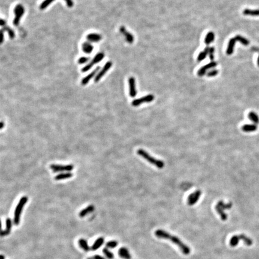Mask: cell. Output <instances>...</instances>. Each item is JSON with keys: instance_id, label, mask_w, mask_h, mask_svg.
Returning <instances> with one entry per match:
<instances>
[{"instance_id": "1f68e13d", "label": "cell", "mask_w": 259, "mask_h": 259, "mask_svg": "<svg viewBox=\"0 0 259 259\" xmlns=\"http://www.w3.org/2000/svg\"><path fill=\"white\" fill-rule=\"evenodd\" d=\"M54 1H55V0H44V1H43L41 3V4L40 5V9L42 10L45 9L46 8H47L51 3H52Z\"/></svg>"}, {"instance_id": "8fae6325", "label": "cell", "mask_w": 259, "mask_h": 259, "mask_svg": "<svg viewBox=\"0 0 259 259\" xmlns=\"http://www.w3.org/2000/svg\"><path fill=\"white\" fill-rule=\"evenodd\" d=\"M202 192L200 190H197L195 191L194 193L190 194L189 197L187 199V203L189 206H193L195 205L201 196Z\"/></svg>"}, {"instance_id": "6da1fadb", "label": "cell", "mask_w": 259, "mask_h": 259, "mask_svg": "<svg viewBox=\"0 0 259 259\" xmlns=\"http://www.w3.org/2000/svg\"><path fill=\"white\" fill-rule=\"evenodd\" d=\"M155 235L158 238L168 239V240L172 242H173L176 246H178L179 250H180V251L182 252L184 255L190 254L191 250L189 246L185 245L178 237L174 236V235H172L169 234V233H168V232L166 231L165 230H161V229H158L155 231Z\"/></svg>"}, {"instance_id": "d4e9b609", "label": "cell", "mask_w": 259, "mask_h": 259, "mask_svg": "<svg viewBox=\"0 0 259 259\" xmlns=\"http://www.w3.org/2000/svg\"><path fill=\"white\" fill-rule=\"evenodd\" d=\"M243 14L246 16H259V10H251L248 9H244L243 11Z\"/></svg>"}, {"instance_id": "f1b7e54d", "label": "cell", "mask_w": 259, "mask_h": 259, "mask_svg": "<svg viewBox=\"0 0 259 259\" xmlns=\"http://www.w3.org/2000/svg\"><path fill=\"white\" fill-rule=\"evenodd\" d=\"M217 205L220 208H221V209H223L224 211L225 209L227 210V209H231V207H232V203L231 202H229L227 204H225L224 203V202L223 201V200H220V201H219L218 202Z\"/></svg>"}, {"instance_id": "603a6c76", "label": "cell", "mask_w": 259, "mask_h": 259, "mask_svg": "<svg viewBox=\"0 0 259 259\" xmlns=\"http://www.w3.org/2000/svg\"><path fill=\"white\" fill-rule=\"evenodd\" d=\"M73 176V174L70 172L67 173H62L58 174L55 177V179L56 180H64L72 178Z\"/></svg>"}, {"instance_id": "cb8c5ba5", "label": "cell", "mask_w": 259, "mask_h": 259, "mask_svg": "<svg viewBox=\"0 0 259 259\" xmlns=\"http://www.w3.org/2000/svg\"><path fill=\"white\" fill-rule=\"evenodd\" d=\"M79 245L80 247L86 252H88L91 250V248L89 247L87 241L85 239H80L79 240Z\"/></svg>"}, {"instance_id": "ab89813d", "label": "cell", "mask_w": 259, "mask_h": 259, "mask_svg": "<svg viewBox=\"0 0 259 259\" xmlns=\"http://www.w3.org/2000/svg\"><path fill=\"white\" fill-rule=\"evenodd\" d=\"M93 259H106V258L105 257H103L101 256H100V255H95L93 257Z\"/></svg>"}, {"instance_id": "44dd1931", "label": "cell", "mask_w": 259, "mask_h": 259, "mask_svg": "<svg viewBox=\"0 0 259 259\" xmlns=\"http://www.w3.org/2000/svg\"><path fill=\"white\" fill-rule=\"evenodd\" d=\"M257 126L256 124H245L242 127V130L244 132L250 133L257 130Z\"/></svg>"}, {"instance_id": "5b68a950", "label": "cell", "mask_w": 259, "mask_h": 259, "mask_svg": "<svg viewBox=\"0 0 259 259\" xmlns=\"http://www.w3.org/2000/svg\"><path fill=\"white\" fill-rule=\"evenodd\" d=\"M240 241H243L244 242L245 244V245L249 246V247L250 246H251L252 243H253L252 240L251 238H248L245 235L241 234V235H235L233 236L230 239V245L231 247H236L239 242Z\"/></svg>"}, {"instance_id": "7bdbcfd3", "label": "cell", "mask_w": 259, "mask_h": 259, "mask_svg": "<svg viewBox=\"0 0 259 259\" xmlns=\"http://www.w3.org/2000/svg\"><path fill=\"white\" fill-rule=\"evenodd\" d=\"M4 258H5L3 254H1V259H4Z\"/></svg>"}, {"instance_id": "8d00e7d4", "label": "cell", "mask_w": 259, "mask_h": 259, "mask_svg": "<svg viewBox=\"0 0 259 259\" xmlns=\"http://www.w3.org/2000/svg\"><path fill=\"white\" fill-rule=\"evenodd\" d=\"M214 51H215V49L213 47H211L209 48V58L210 60L213 61V58H214Z\"/></svg>"}, {"instance_id": "3957f363", "label": "cell", "mask_w": 259, "mask_h": 259, "mask_svg": "<svg viewBox=\"0 0 259 259\" xmlns=\"http://www.w3.org/2000/svg\"><path fill=\"white\" fill-rule=\"evenodd\" d=\"M237 41L241 42L243 45H244V46H248V45L250 44L249 40H248L247 38L240 36V35H237L236 36L231 38L229 42L227 48V50H226V53L228 55H230L234 53V48L235 46L236 42Z\"/></svg>"}, {"instance_id": "d6986e66", "label": "cell", "mask_w": 259, "mask_h": 259, "mask_svg": "<svg viewBox=\"0 0 259 259\" xmlns=\"http://www.w3.org/2000/svg\"><path fill=\"white\" fill-rule=\"evenodd\" d=\"M82 50L87 54H89L93 52L94 49V46L91 43L89 42H83L82 45Z\"/></svg>"}, {"instance_id": "277c9868", "label": "cell", "mask_w": 259, "mask_h": 259, "mask_svg": "<svg viewBox=\"0 0 259 259\" xmlns=\"http://www.w3.org/2000/svg\"><path fill=\"white\" fill-rule=\"evenodd\" d=\"M27 201H28L27 196H23L20 199V200H19L16 207V209L14 212V218H13V223L16 225H17L19 223H20V219L22 209L25 204L27 203Z\"/></svg>"}, {"instance_id": "8992f818", "label": "cell", "mask_w": 259, "mask_h": 259, "mask_svg": "<svg viewBox=\"0 0 259 259\" xmlns=\"http://www.w3.org/2000/svg\"><path fill=\"white\" fill-rule=\"evenodd\" d=\"M13 13L15 15V17L13 21V24L15 26H18L19 23H20L22 17L25 13V8L22 4H18L13 9Z\"/></svg>"}, {"instance_id": "d6a6232c", "label": "cell", "mask_w": 259, "mask_h": 259, "mask_svg": "<svg viewBox=\"0 0 259 259\" xmlns=\"http://www.w3.org/2000/svg\"><path fill=\"white\" fill-rule=\"evenodd\" d=\"M103 252L108 259H113L114 255L113 254V252H112L111 251H109L107 248H103Z\"/></svg>"}, {"instance_id": "5bb4252c", "label": "cell", "mask_w": 259, "mask_h": 259, "mask_svg": "<svg viewBox=\"0 0 259 259\" xmlns=\"http://www.w3.org/2000/svg\"><path fill=\"white\" fill-rule=\"evenodd\" d=\"M119 31L121 32V33L125 37V40L128 43L132 44L134 42V36L132 35L131 32H128L127 30V29L125 27H124V26H122V27H121L119 28Z\"/></svg>"}, {"instance_id": "484cf974", "label": "cell", "mask_w": 259, "mask_h": 259, "mask_svg": "<svg viewBox=\"0 0 259 259\" xmlns=\"http://www.w3.org/2000/svg\"><path fill=\"white\" fill-rule=\"evenodd\" d=\"M214 38H215L214 33H213V32L212 31H210L206 34V36L205 37V43L206 45H209V44H211L212 42H213V40H214Z\"/></svg>"}, {"instance_id": "83f0119b", "label": "cell", "mask_w": 259, "mask_h": 259, "mask_svg": "<svg viewBox=\"0 0 259 259\" xmlns=\"http://www.w3.org/2000/svg\"><path fill=\"white\" fill-rule=\"evenodd\" d=\"M248 118L252 122H253L254 123V124H259V117L256 113L254 112H250L248 114Z\"/></svg>"}, {"instance_id": "60d3db41", "label": "cell", "mask_w": 259, "mask_h": 259, "mask_svg": "<svg viewBox=\"0 0 259 259\" xmlns=\"http://www.w3.org/2000/svg\"><path fill=\"white\" fill-rule=\"evenodd\" d=\"M5 24H6V21L4 20V19H1V22H0V25H1V26H2V27H4L5 26Z\"/></svg>"}, {"instance_id": "d590c367", "label": "cell", "mask_w": 259, "mask_h": 259, "mask_svg": "<svg viewBox=\"0 0 259 259\" xmlns=\"http://www.w3.org/2000/svg\"><path fill=\"white\" fill-rule=\"evenodd\" d=\"M218 74V70L217 69H213L207 73L206 75L208 77H213V76H217Z\"/></svg>"}, {"instance_id": "ee69618b", "label": "cell", "mask_w": 259, "mask_h": 259, "mask_svg": "<svg viewBox=\"0 0 259 259\" xmlns=\"http://www.w3.org/2000/svg\"><path fill=\"white\" fill-rule=\"evenodd\" d=\"M257 64H258V66H259V56H258V59H257Z\"/></svg>"}, {"instance_id": "4dcf8cb0", "label": "cell", "mask_w": 259, "mask_h": 259, "mask_svg": "<svg viewBox=\"0 0 259 259\" xmlns=\"http://www.w3.org/2000/svg\"><path fill=\"white\" fill-rule=\"evenodd\" d=\"M4 31H6L8 32V34L9 37L11 38V39H13V38L15 37V32L13 31L10 27H7V26H5L3 28H2Z\"/></svg>"}, {"instance_id": "ac0fdd59", "label": "cell", "mask_w": 259, "mask_h": 259, "mask_svg": "<svg viewBox=\"0 0 259 259\" xmlns=\"http://www.w3.org/2000/svg\"><path fill=\"white\" fill-rule=\"evenodd\" d=\"M86 38L90 42H98L101 40L102 37L97 33H90L87 36Z\"/></svg>"}, {"instance_id": "f35d334b", "label": "cell", "mask_w": 259, "mask_h": 259, "mask_svg": "<svg viewBox=\"0 0 259 259\" xmlns=\"http://www.w3.org/2000/svg\"><path fill=\"white\" fill-rule=\"evenodd\" d=\"M4 42V30L3 29H1V44H2Z\"/></svg>"}, {"instance_id": "e575fe53", "label": "cell", "mask_w": 259, "mask_h": 259, "mask_svg": "<svg viewBox=\"0 0 259 259\" xmlns=\"http://www.w3.org/2000/svg\"><path fill=\"white\" fill-rule=\"evenodd\" d=\"M90 59L89 57L87 56H82L78 60V63L79 64H83L88 62Z\"/></svg>"}, {"instance_id": "f6af8a7d", "label": "cell", "mask_w": 259, "mask_h": 259, "mask_svg": "<svg viewBox=\"0 0 259 259\" xmlns=\"http://www.w3.org/2000/svg\"><path fill=\"white\" fill-rule=\"evenodd\" d=\"M87 259H93V258H88Z\"/></svg>"}, {"instance_id": "9c48e42d", "label": "cell", "mask_w": 259, "mask_h": 259, "mask_svg": "<svg viewBox=\"0 0 259 259\" xmlns=\"http://www.w3.org/2000/svg\"><path fill=\"white\" fill-rule=\"evenodd\" d=\"M50 169L54 172H70L73 170L74 166L73 165H58V164H51L50 166Z\"/></svg>"}, {"instance_id": "f546056e", "label": "cell", "mask_w": 259, "mask_h": 259, "mask_svg": "<svg viewBox=\"0 0 259 259\" xmlns=\"http://www.w3.org/2000/svg\"><path fill=\"white\" fill-rule=\"evenodd\" d=\"M215 210L219 215L223 221H225V220H227V213H225L223 211V210L220 208L217 205L215 206Z\"/></svg>"}, {"instance_id": "e0dca14e", "label": "cell", "mask_w": 259, "mask_h": 259, "mask_svg": "<svg viewBox=\"0 0 259 259\" xmlns=\"http://www.w3.org/2000/svg\"><path fill=\"white\" fill-rule=\"evenodd\" d=\"M118 255L123 259H132V256L127 248L122 247L118 251Z\"/></svg>"}, {"instance_id": "b9f144b4", "label": "cell", "mask_w": 259, "mask_h": 259, "mask_svg": "<svg viewBox=\"0 0 259 259\" xmlns=\"http://www.w3.org/2000/svg\"><path fill=\"white\" fill-rule=\"evenodd\" d=\"M1 129H3V127H4V125L3 121H1Z\"/></svg>"}, {"instance_id": "4fadbf2b", "label": "cell", "mask_w": 259, "mask_h": 259, "mask_svg": "<svg viewBox=\"0 0 259 259\" xmlns=\"http://www.w3.org/2000/svg\"><path fill=\"white\" fill-rule=\"evenodd\" d=\"M217 65H218V63L217 62H215V61H211L209 64H206V65H205V66H204L200 68L199 70V71H198L197 74L199 76H203V75H205L206 74V72L209 69L215 67L217 66Z\"/></svg>"}, {"instance_id": "ba28073f", "label": "cell", "mask_w": 259, "mask_h": 259, "mask_svg": "<svg viewBox=\"0 0 259 259\" xmlns=\"http://www.w3.org/2000/svg\"><path fill=\"white\" fill-rule=\"evenodd\" d=\"M155 99V97L152 94H149L146 96H144L143 97H141L140 99H136L133 100L132 103V105L133 106L137 107L140 106V105L143 104V103H151Z\"/></svg>"}, {"instance_id": "836d02e7", "label": "cell", "mask_w": 259, "mask_h": 259, "mask_svg": "<svg viewBox=\"0 0 259 259\" xmlns=\"http://www.w3.org/2000/svg\"><path fill=\"white\" fill-rule=\"evenodd\" d=\"M118 245V242L116 241H111L106 243V247L109 248H114L116 247Z\"/></svg>"}, {"instance_id": "2e32d148", "label": "cell", "mask_w": 259, "mask_h": 259, "mask_svg": "<svg viewBox=\"0 0 259 259\" xmlns=\"http://www.w3.org/2000/svg\"><path fill=\"white\" fill-rule=\"evenodd\" d=\"M12 227V220L11 218H8L5 220V229L2 230L1 231V236H7L10 234L11 229Z\"/></svg>"}, {"instance_id": "7c38bea8", "label": "cell", "mask_w": 259, "mask_h": 259, "mask_svg": "<svg viewBox=\"0 0 259 259\" xmlns=\"http://www.w3.org/2000/svg\"><path fill=\"white\" fill-rule=\"evenodd\" d=\"M129 84V94L131 97H134L137 95L136 86V80L134 77H130L128 79Z\"/></svg>"}, {"instance_id": "4316f807", "label": "cell", "mask_w": 259, "mask_h": 259, "mask_svg": "<svg viewBox=\"0 0 259 259\" xmlns=\"http://www.w3.org/2000/svg\"><path fill=\"white\" fill-rule=\"evenodd\" d=\"M209 48L208 46H206L203 51L200 52L197 56V61H203L206 57L207 55L209 54Z\"/></svg>"}, {"instance_id": "74e56055", "label": "cell", "mask_w": 259, "mask_h": 259, "mask_svg": "<svg viewBox=\"0 0 259 259\" xmlns=\"http://www.w3.org/2000/svg\"><path fill=\"white\" fill-rule=\"evenodd\" d=\"M65 2H66L67 7L69 8H72L73 7L74 5V3L73 0H64Z\"/></svg>"}, {"instance_id": "52a82bcc", "label": "cell", "mask_w": 259, "mask_h": 259, "mask_svg": "<svg viewBox=\"0 0 259 259\" xmlns=\"http://www.w3.org/2000/svg\"><path fill=\"white\" fill-rule=\"evenodd\" d=\"M105 57V54L103 52H99V54H97L94 58L93 59V60L91 61L89 64H88L87 66H85L84 67H83L81 70L82 72L83 73H85L87 72H88V70H89L93 66H94L95 64L99 63L100 61H102L103 58Z\"/></svg>"}, {"instance_id": "30bf717a", "label": "cell", "mask_w": 259, "mask_h": 259, "mask_svg": "<svg viewBox=\"0 0 259 259\" xmlns=\"http://www.w3.org/2000/svg\"><path fill=\"white\" fill-rule=\"evenodd\" d=\"M112 66V61H108L106 63V64L102 68V69L100 71V72L97 73V74L94 77V82L95 83H97L99 82V81L102 78L106 73L107 71L111 68Z\"/></svg>"}, {"instance_id": "7402d4cb", "label": "cell", "mask_w": 259, "mask_h": 259, "mask_svg": "<svg viewBox=\"0 0 259 259\" xmlns=\"http://www.w3.org/2000/svg\"><path fill=\"white\" fill-rule=\"evenodd\" d=\"M94 210V206L91 205H89L88 207H87L86 208L83 209V210H82L80 213H79V217L81 218H83L84 217H85L87 215L89 214V213L93 212Z\"/></svg>"}, {"instance_id": "9a60e30c", "label": "cell", "mask_w": 259, "mask_h": 259, "mask_svg": "<svg viewBox=\"0 0 259 259\" xmlns=\"http://www.w3.org/2000/svg\"><path fill=\"white\" fill-rule=\"evenodd\" d=\"M100 68V67L98 66L92 72H91L88 75H87V76H85V77H83L82 79V80L81 81V84L82 85H86L88 83V82L90 81V80L93 79L94 77H95V76H96V74L97 73H99V71Z\"/></svg>"}, {"instance_id": "ffe728a7", "label": "cell", "mask_w": 259, "mask_h": 259, "mask_svg": "<svg viewBox=\"0 0 259 259\" xmlns=\"http://www.w3.org/2000/svg\"><path fill=\"white\" fill-rule=\"evenodd\" d=\"M104 241H105V239L103 237H100V238H98L95 241V242L93 244V245H92L91 248V250L93 251L97 250L99 248H100L101 247L103 243H104Z\"/></svg>"}, {"instance_id": "7a4b0ae2", "label": "cell", "mask_w": 259, "mask_h": 259, "mask_svg": "<svg viewBox=\"0 0 259 259\" xmlns=\"http://www.w3.org/2000/svg\"><path fill=\"white\" fill-rule=\"evenodd\" d=\"M137 153L138 155H140V156L143 157L145 160L149 162V163H151V164L154 165L155 166H156L157 168H158V169H161L164 167V161L156 159L155 158L151 156V155L146 151L142 150V149H139V150H138L137 151Z\"/></svg>"}]
</instances>
